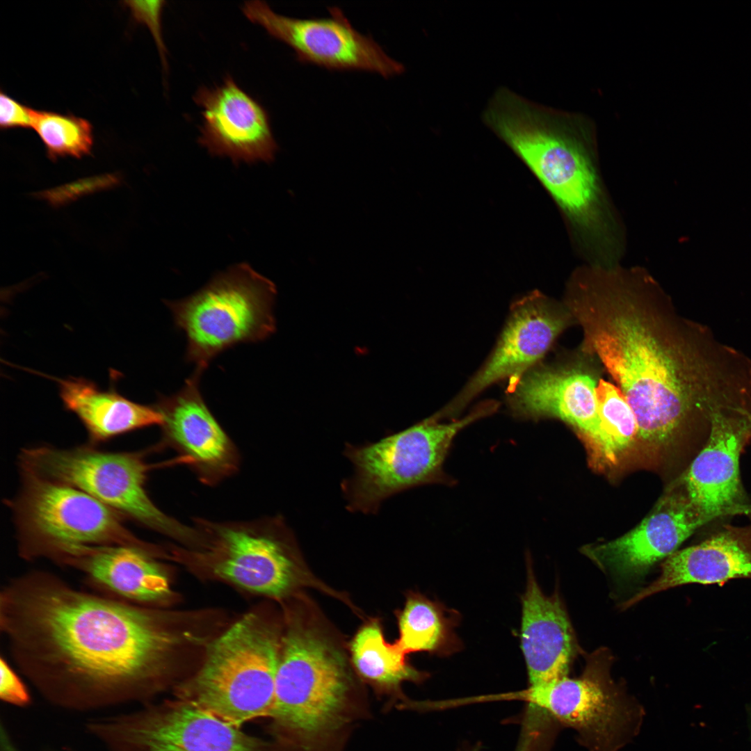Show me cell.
Segmentation results:
<instances>
[{"label":"cell","instance_id":"28","mask_svg":"<svg viewBox=\"0 0 751 751\" xmlns=\"http://www.w3.org/2000/svg\"><path fill=\"white\" fill-rule=\"evenodd\" d=\"M34 109L0 92V127L1 129H32Z\"/></svg>","mask_w":751,"mask_h":751},{"label":"cell","instance_id":"23","mask_svg":"<svg viewBox=\"0 0 751 751\" xmlns=\"http://www.w3.org/2000/svg\"><path fill=\"white\" fill-rule=\"evenodd\" d=\"M353 664L358 675L380 695L391 696V707L407 698L401 693L405 681L419 683L428 677L406 661L405 654L394 643L385 639L382 628L372 622L363 626L350 643Z\"/></svg>","mask_w":751,"mask_h":751},{"label":"cell","instance_id":"21","mask_svg":"<svg viewBox=\"0 0 751 751\" xmlns=\"http://www.w3.org/2000/svg\"><path fill=\"white\" fill-rule=\"evenodd\" d=\"M160 550L131 546H76L54 560L76 568L115 594L134 601L160 603L172 596L168 579L155 556Z\"/></svg>","mask_w":751,"mask_h":751},{"label":"cell","instance_id":"2","mask_svg":"<svg viewBox=\"0 0 751 751\" xmlns=\"http://www.w3.org/2000/svg\"><path fill=\"white\" fill-rule=\"evenodd\" d=\"M0 629L36 688L76 709L140 697L162 676L180 642L161 614L78 590L40 571L1 590Z\"/></svg>","mask_w":751,"mask_h":751},{"label":"cell","instance_id":"16","mask_svg":"<svg viewBox=\"0 0 751 751\" xmlns=\"http://www.w3.org/2000/svg\"><path fill=\"white\" fill-rule=\"evenodd\" d=\"M751 439V408L724 409L713 414L706 440L681 478L693 503L709 514L751 513L745 501L740 455Z\"/></svg>","mask_w":751,"mask_h":751},{"label":"cell","instance_id":"13","mask_svg":"<svg viewBox=\"0 0 751 751\" xmlns=\"http://www.w3.org/2000/svg\"><path fill=\"white\" fill-rule=\"evenodd\" d=\"M583 354L579 360L538 363L506 388V402L517 418H555L571 425L606 460L596 397L599 379L591 357Z\"/></svg>","mask_w":751,"mask_h":751},{"label":"cell","instance_id":"18","mask_svg":"<svg viewBox=\"0 0 751 751\" xmlns=\"http://www.w3.org/2000/svg\"><path fill=\"white\" fill-rule=\"evenodd\" d=\"M202 108L198 140L213 156L233 162H272L278 146L265 108L227 75L214 88L201 87L194 96Z\"/></svg>","mask_w":751,"mask_h":751},{"label":"cell","instance_id":"17","mask_svg":"<svg viewBox=\"0 0 751 751\" xmlns=\"http://www.w3.org/2000/svg\"><path fill=\"white\" fill-rule=\"evenodd\" d=\"M683 489L665 496L627 533L605 543L586 546L582 551L601 570L617 576L644 574L655 563L677 551L697 529L725 517L703 512Z\"/></svg>","mask_w":751,"mask_h":751},{"label":"cell","instance_id":"11","mask_svg":"<svg viewBox=\"0 0 751 751\" xmlns=\"http://www.w3.org/2000/svg\"><path fill=\"white\" fill-rule=\"evenodd\" d=\"M88 729L108 751H262L239 727L181 700L95 720Z\"/></svg>","mask_w":751,"mask_h":751},{"label":"cell","instance_id":"1","mask_svg":"<svg viewBox=\"0 0 751 751\" xmlns=\"http://www.w3.org/2000/svg\"><path fill=\"white\" fill-rule=\"evenodd\" d=\"M564 304L632 409L637 439L666 445L688 432L706 439L713 413L751 407V360L681 316L651 277L592 270L576 275Z\"/></svg>","mask_w":751,"mask_h":751},{"label":"cell","instance_id":"29","mask_svg":"<svg viewBox=\"0 0 751 751\" xmlns=\"http://www.w3.org/2000/svg\"><path fill=\"white\" fill-rule=\"evenodd\" d=\"M0 697L4 702L25 706L30 702L28 690L14 670L3 656L0 661Z\"/></svg>","mask_w":751,"mask_h":751},{"label":"cell","instance_id":"9","mask_svg":"<svg viewBox=\"0 0 751 751\" xmlns=\"http://www.w3.org/2000/svg\"><path fill=\"white\" fill-rule=\"evenodd\" d=\"M594 656L577 678L565 677L500 693V701H522L527 712L542 714L574 730L588 751H620L639 734L645 710L611 679L608 662Z\"/></svg>","mask_w":751,"mask_h":751},{"label":"cell","instance_id":"4","mask_svg":"<svg viewBox=\"0 0 751 751\" xmlns=\"http://www.w3.org/2000/svg\"><path fill=\"white\" fill-rule=\"evenodd\" d=\"M281 645L271 623L245 615L208 645L200 668L178 690L180 700L238 727L269 717Z\"/></svg>","mask_w":751,"mask_h":751},{"label":"cell","instance_id":"25","mask_svg":"<svg viewBox=\"0 0 751 751\" xmlns=\"http://www.w3.org/2000/svg\"><path fill=\"white\" fill-rule=\"evenodd\" d=\"M32 129L43 143L49 159L90 154L93 145V129L85 118L34 109Z\"/></svg>","mask_w":751,"mask_h":751},{"label":"cell","instance_id":"15","mask_svg":"<svg viewBox=\"0 0 751 751\" xmlns=\"http://www.w3.org/2000/svg\"><path fill=\"white\" fill-rule=\"evenodd\" d=\"M203 372L195 368L179 391L159 396L154 405L163 417L161 437L154 449L175 450L202 483L213 486L238 471L240 455L202 396Z\"/></svg>","mask_w":751,"mask_h":751},{"label":"cell","instance_id":"19","mask_svg":"<svg viewBox=\"0 0 751 751\" xmlns=\"http://www.w3.org/2000/svg\"><path fill=\"white\" fill-rule=\"evenodd\" d=\"M520 647L529 685L567 677L575 653V638L567 613L557 592L545 595L530 561L522 596Z\"/></svg>","mask_w":751,"mask_h":751},{"label":"cell","instance_id":"8","mask_svg":"<svg viewBox=\"0 0 751 751\" xmlns=\"http://www.w3.org/2000/svg\"><path fill=\"white\" fill-rule=\"evenodd\" d=\"M18 495L8 501L16 525L20 556L48 558L76 546L124 545L154 549L137 538L123 517L72 486L21 472Z\"/></svg>","mask_w":751,"mask_h":751},{"label":"cell","instance_id":"3","mask_svg":"<svg viewBox=\"0 0 751 751\" xmlns=\"http://www.w3.org/2000/svg\"><path fill=\"white\" fill-rule=\"evenodd\" d=\"M483 121L504 140L579 225L597 219L599 189L592 160L595 125L584 115L531 102L501 87Z\"/></svg>","mask_w":751,"mask_h":751},{"label":"cell","instance_id":"10","mask_svg":"<svg viewBox=\"0 0 751 751\" xmlns=\"http://www.w3.org/2000/svg\"><path fill=\"white\" fill-rule=\"evenodd\" d=\"M197 546L175 547V558L205 567L216 576L245 590L280 597L295 581L292 533L276 515L243 522L194 518Z\"/></svg>","mask_w":751,"mask_h":751},{"label":"cell","instance_id":"22","mask_svg":"<svg viewBox=\"0 0 751 751\" xmlns=\"http://www.w3.org/2000/svg\"><path fill=\"white\" fill-rule=\"evenodd\" d=\"M53 378L58 383L64 407L83 423L90 444L162 423V415L154 405L140 404L124 397L114 382L104 389L84 378Z\"/></svg>","mask_w":751,"mask_h":751},{"label":"cell","instance_id":"7","mask_svg":"<svg viewBox=\"0 0 751 751\" xmlns=\"http://www.w3.org/2000/svg\"><path fill=\"white\" fill-rule=\"evenodd\" d=\"M276 293L271 280L241 263L194 294L166 302L176 327L186 335V360L204 371L227 348L268 338L276 329Z\"/></svg>","mask_w":751,"mask_h":751},{"label":"cell","instance_id":"26","mask_svg":"<svg viewBox=\"0 0 751 751\" xmlns=\"http://www.w3.org/2000/svg\"><path fill=\"white\" fill-rule=\"evenodd\" d=\"M596 397L607 461L615 462L637 439L636 419L622 392L614 385L599 379Z\"/></svg>","mask_w":751,"mask_h":751},{"label":"cell","instance_id":"20","mask_svg":"<svg viewBox=\"0 0 751 751\" xmlns=\"http://www.w3.org/2000/svg\"><path fill=\"white\" fill-rule=\"evenodd\" d=\"M740 578L751 579V525H728L700 543L668 556L659 576L627 600L622 608L681 585L722 584Z\"/></svg>","mask_w":751,"mask_h":751},{"label":"cell","instance_id":"14","mask_svg":"<svg viewBox=\"0 0 751 751\" xmlns=\"http://www.w3.org/2000/svg\"><path fill=\"white\" fill-rule=\"evenodd\" d=\"M574 323L564 302L539 291L516 301L490 356L458 396L442 409L444 413L456 415L495 382L507 380V387L514 385L540 363L557 337Z\"/></svg>","mask_w":751,"mask_h":751},{"label":"cell","instance_id":"32","mask_svg":"<svg viewBox=\"0 0 751 751\" xmlns=\"http://www.w3.org/2000/svg\"><path fill=\"white\" fill-rule=\"evenodd\" d=\"M466 751H478V747H476L474 748L468 749Z\"/></svg>","mask_w":751,"mask_h":751},{"label":"cell","instance_id":"27","mask_svg":"<svg viewBox=\"0 0 751 751\" xmlns=\"http://www.w3.org/2000/svg\"><path fill=\"white\" fill-rule=\"evenodd\" d=\"M135 21L145 24L155 40L162 60L163 68H166V49L162 36L161 16L165 1H125Z\"/></svg>","mask_w":751,"mask_h":751},{"label":"cell","instance_id":"12","mask_svg":"<svg viewBox=\"0 0 751 751\" xmlns=\"http://www.w3.org/2000/svg\"><path fill=\"white\" fill-rule=\"evenodd\" d=\"M241 9L250 21L290 47L300 63L330 70L369 72L385 78L404 71L402 63L371 37L357 31L338 7H329L328 17L305 19L277 14L261 1H246Z\"/></svg>","mask_w":751,"mask_h":751},{"label":"cell","instance_id":"6","mask_svg":"<svg viewBox=\"0 0 751 751\" xmlns=\"http://www.w3.org/2000/svg\"><path fill=\"white\" fill-rule=\"evenodd\" d=\"M146 452L105 451L92 444L67 449L42 446L23 449L19 465L21 472L76 487L123 518L189 547L195 545V526L166 515L148 495L146 482L154 466L145 460Z\"/></svg>","mask_w":751,"mask_h":751},{"label":"cell","instance_id":"24","mask_svg":"<svg viewBox=\"0 0 751 751\" xmlns=\"http://www.w3.org/2000/svg\"><path fill=\"white\" fill-rule=\"evenodd\" d=\"M460 616L455 610L423 595H410L398 615L396 645L405 653L426 652L449 656L461 648L455 633Z\"/></svg>","mask_w":751,"mask_h":751},{"label":"cell","instance_id":"30","mask_svg":"<svg viewBox=\"0 0 751 751\" xmlns=\"http://www.w3.org/2000/svg\"><path fill=\"white\" fill-rule=\"evenodd\" d=\"M112 179H113V178H112V177H102V178H100V179L99 178H95V179H90L88 180V181H84L83 182H81V183L80 182L78 184H74L70 185V186H66L65 187L62 188V189L59 188V189L52 191L51 192L48 191V192L45 193V195L43 194L42 195L44 197L47 198L49 202H53L54 204L58 203V202L61 203V202L65 201V199L66 198V197L69 194L72 193V191L75 192L76 194H78V192H81V191L86 192L87 191L93 190L95 188H98L99 186H103V185H105V184L106 185V183L110 184L111 181H112Z\"/></svg>","mask_w":751,"mask_h":751},{"label":"cell","instance_id":"31","mask_svg":"<svg viewBox=\"0 0 751 751\" xmlns=\"http://www.w3.org/2000/svg\"><path fill=\"white\" fill-rule=\"evenodd\" d=\"M1 751H19L3 728L1 733Z\"/></svg>","mask_w":751,"mask_h":751},{"label":"cell","instance_id":"5","mask_svg":"<svg viewBox=\"0 0 751 751\" xmlns=\"http://www.w3.org/2000/svg\"><path fill=\"white\" fill-rule=\"evenodd\" d=\"M498 407L496 401H486L462 418L442 422L434 414L377 442L346 445L344 455L353 467L352 475L341 483L347 508L373 514L385 500L402 491L426 484H451L443 467L455 437Z\"/></svg>","mask_w":751,"mask_h":751}]
</instances>
